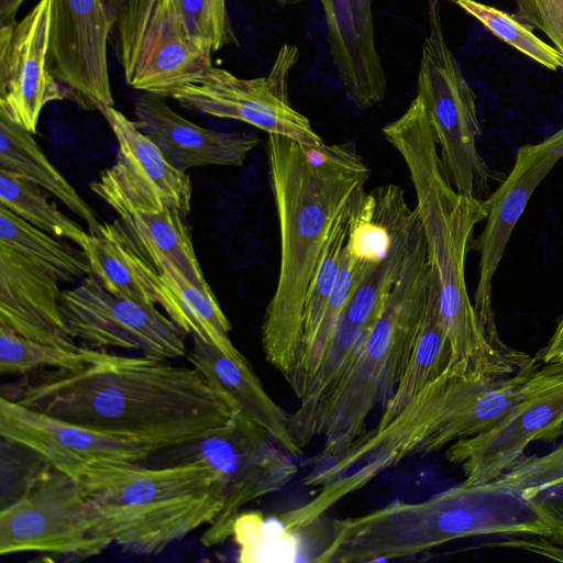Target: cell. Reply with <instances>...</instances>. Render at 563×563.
I'll return each instance as SVG.
<instances>
[{
    "label": "cell",
    "mask_w": 563,
    "mask_h": 563,
    "mask_svg": "<svg viewBox=\"0 0 563 563\" xmlns=\"http://www.w3.org/2000/svg\"><path fill=\"white\" fill-rule=\"evenodd\" d=\"M9 398L158 452L206 437L238 411L192 366L108 352L79 368L34 373Z\"/></svg>",
    "instance_id": "obj_1"
},
{
    "label": "cell",
    "mask_w": 563,
    "mask_h": 563,
    "mask_svg": "<svg viewBox=\"0 0 563 563\" xmlns=\"http://www.w3.org/2000/svg\"><path fill=\"white\" fill-rule=\"evenodd\" d=\"M266 154L280 262L261 341L266 362L288 382L300 355L308 289L335 223L364 188L371 170L347 142L308 146L268 134Z\"/></svg>",
    "instance_id": "obj_2"
},
{
    "label": "cell",
    "mask_w": 563,
    "mask_h": 563,
    "mask_svg": "<svg viewBox=\"0 0 563 563\" xmlns=\"http://www.w3.org/2000/svg\"><path fill=\"white\" fill-rule=\"evenodd\" d=\"M382 131L402 157L413 185L416 210L438 278L441 321L451 346L449 367L477 377L514 374L531 356H508L490 344L466 288V254L475 225L488 216L487 200L467 198L452 186L428 113L417 96Z\"/></svg>",
    "instance_id": "obj_3"
},
{
    "label": "cell",
    "mask_w": 563,
    "mask_h": 563,
    "mask_svg": "<svg viewBox=\"0 0 563 563\" xmlns=\"http://www.w3.org/2000/svg\"><path fill=\"white\" fill-rule=\"evenodd\" d=\"M432 274L426 244L413 241L382 317L353 362L295 434L301 450L317 438L322 440L308 473L322 471L345 453L367 429L366 421L376 405L391 395L420 331Z\"/></svg>",
    "instance_id": "obj_4"
},
{
    "label": "cell",
    "mask_w": 563,
    "mask_h": 563,
    "mask_svg": "<svg viewBox=\"0 0 563 563\" xmlns=\"http://www.w3.org/2000/svg\"><path fill=\"white\" fill-rule=\"evenodd\" d=\"M97 508L112 542L153 555L209 526L224 504L216 472L191 461L159 467L98 462L76 479Z\"/></svg>",
    "instance_id": "obj_5"
},
{
    "label": "cell",
    "mask_w": 563,
    "mask_h": 563,
    "mask_svg": "<svg viewBox=\"0 0 563 563\" xmlns=\"http://www.w3.org/2000/svg\"><path fill=\"white\" fill-rule=\"evenodd\" d=\"M428 16L417 97L428 113L452 186L467 198L483 199L493 174L477 150L481 128L475 93L445 42L439 0H429Z\"/></svg>",
    "instance_id": "obj_6"
},
{
    "label": "cell",
    "mask_w": 563,
    "mask_h": 563,
    "mask_svg": "<svg viewBox=\"0 0 563 563\" xmlns=\"http://www.w3.org/2000/svg\"><path fill=\"white\" fill-rule=\"evenodd\" d=\"M166 450L172 452L166 465L201 462L221 481L224 504L202 533L206 547L223 544L232 537L233 523L246 505L283 489L298 473L292 456L239 410L206 437Z\"/></svg>",
    "instance_id": "obj_7"
},
{
    "label": "cell",
    "mask_w": 563,
    "mask_h": 563,
    "mask_svg": "<svg viewBox=\"0 0 563 563\" xmlns=\"http://www.w3.org/2000/svg\"><path fill=\"white\" fill-rule=\"evenodd\" d=\"M113 544L99 512L70 476L45 466L1 508L0 554L88 558Z\"/></svg>",
    "instance_id": "obj_8"
},
{
    "label": "cell",
    "mask_w": 563,
    "mask_h": 563,
    "mask_svg": "<svg viewBox=\"0 0 563 563\" xmlns=\"http://www.w3.org/2000/svg\"><path fill=\"white\" fill-rule=\"evenodd\" d=\"M114 26L124 79L135 90L170 98L213 66L211 46L191 34L174 0H123Z\"/></svg>",
    "instance_id": "obj_9"
},
{
    "label": "cell",
    "mask_w": 563,
    "mask_h": 563,
    "mask_svg": "<svg viewBox=\"0 0 563 563\" xmlns=\"http://www.w3.org/2000/svg\"><path fill=\"white\" fill-rule=\"evenodd\" d=\"M297 59V46L284 44L266 76L241 78L212 66L170 98L191 111L239 120L268 134L319 146L324 143L322 137L308 118L292 108L288 98V79Z\"/></svg>",
    "instance_id": "obj_10"
},
{
    "label": "cell",
    "mask_w": 563,
    "mask_h": 563,
    "mask_svg": "<svg viewBox=\"0 0 563 563\" xmlns=\"http://www.w3.org/2000/svg\"><path fill=\"white\" fill-rule=\"evenodd\" d=\"M60 309L69 334L85 346L139 351L142 355L174 360L186 356V335L155 305L121 298L89 275L60 296Z\"/></svg>",
    "instance_id": "obj_11"
},
{
    "label": "cell",
    "mask_w": 563,
    "mask_h": 563,
    "mask_svg": "<svg viewBox=\"0 0 563 563\" xmlns=\"http://www.w3.org/2000/svg\"><path fill=\"white\" fill-rule=\"evenodd\" d=\"M118 143L115 162L102 170L90 189L119 218L166 208L187 217L191 209L190 176L173 166L161 150L121 111L102 112Z\"/></svg>",
    "instance_id": "obj_12"
},
{
    "label": "cell",
    "mask_w": 563,
    "mask_h": 563,
    "mask_svg": "<svg viewBox=\"0 0 563 563\" xmlns=\"http://www.w3.org/2000/svg\"><path fill=\"white\" fill-rule=\"evenodd\" d=\"M561 158L563 128L542 142L521 146L510 174L486 199L489 207L486 223L472 242V247L479 255L478 282L472 301L485 335L499 352H506L509 346L499 338L495 323L493 278L533 191Z\"/></svg>",
    "instance_id": "obj_13"
},
{
    "label": "cell",
    "mask_w": 563,
    "mask_h": 563,
    "mask_svg": "<svg viewBox=\"0 0 563 563\" xmlns=\"http://www.w3.org/2000/svg\"><path fill=\"white\" fill-rule=\"evenodd\" d=\"M112 29L102 0H52L48 69L69 100L101 114L114 107L107 53Z\"/></svg>",
    "instance_id": "obj_14"
},
{
    "label": "cell",
    "mask_w": 563,
    "mask_h": 563,
    "mask_svg": "<svg viewBox=\"0 0 563 563\" xmlns=\"http://www.w3.org/2000/svg\"><path fill=\"white\" fill-rule=\"evenodd\" d=\"M0 435L75 481L95 463H140L158 452L137 440L79 426L5 396L0 398Z\"/></svg>",
    "instance_id": "obj_15"
},
{
    "label": "cell",
    "mask_w": 563,
    "mask_h": 563,
    "mask_svg": "<svg viewBox=\"0 0 563 563\" xmlns=\"http://www.w3.org/2000/svg\"><path fill=\"white\" fill-rule=\"evenodd\" d=\"M52 0H38L20 21L0 25V113L33 135L41 111L68 99L47 65Z\"/></svg>",
    "instance_id": "obj_16"
},
{
    "label": "cell",
    "mask_w": 563,
    "mask_h": 563,
    "mask_svg": "<svg viewBox=\"0 0 563 563\" xmlns=\"http://www.w3.org/2000/svg\"><path fill=\"white\" fill-rule=\"evenodd\" d=\"M561 437L563 383L525 398L488 430L452 443L445 457L461 465L464 483H484L511 468L530 443Z\"/></svg>",
    "instance_id": "obj_17"
},
{
    "label": "cell",
    "mask_w": 563,
    "mask_h": 563,
    "mask_svg": "<svg viewBox=\"0 0 563 563\" xmlns=\"http://www.w3.org/2000/svg\"><path fill=\"white\" fill-rule=\"evenodd\" d=\"M134 123L179 170L199 166H242L261 140L253 133L197 125L174 111L166 98L142 92L134 100Z\"/></svg>",
    "instance_id": "obj_18"
},
{
    "label": "cell",
    "mask_w": 563,
    "mask_h": 563,
    "mask_svg": "<svg viewBox=\"0 0 563 563\" xmlns=\"http://www.w3.org/2000/svg\"><path fill=\"white\" fill-rule=\"evenodd\" d=\"M58 280L0 243V325L41 343L76 349L60 309Z\"/></svg>",
    "instance_id": "obj_19"
},
{
    "label": "cell",
    "mask_w": 563,
    "mask_h": 563,
    "mask_svg": "<svg viewBox=\"0 0 563 563\" xmlns=\"http://www.w3.org/2000/svg\"><path fill=\"white\" fill-rule=\"evenodd\" d=\"M320 2L342 88L358 109H371L386 95V77L375 43L372 0Z\"/></svg>",
    "instance_id": "obj_20"
},
{
    "label": "cell",
    "mask_w": 563,
    "mask_h": 563,
    "mask_svg": "<svg viewBox=\"0 0 563 563\" xmlns=\"http://www.w3.org/2000/svg\"><path fill=\"white\" fill-rule=\"evenodd\" d=\"M186 357L212 387L262 428L286 453L292 457L302 454L303 450L290 432V413L268 395L246 357H230L195 335Z\"/></svg>",
    "instance_id": "obj_21"
},
{
    "label": "cell",
    "mask_w": 563,
    "mask_h": 563,
    "mask_svg": "<svg viewBox=\"0 0 563 563\" xmlns=\"http://www.w3.org/2000/svg\"><path fill=\"white\" fill-rule=\"evenodd\" d=\"M82 251L91 275L106 290L121 298L161 306L159 273L120 218L101 223L99 231L89 235Z\"/></svg>",
    "instance_id": "obj_22"
},
{
    "label": "cell",
    "mask_w": 563,
    "mask_h": 563,
    "mask_svg": "<svg viewBox=\"0 0 563 563\" xmlns=\"http://www.w3.org/2000/svg\"><path fill=\"white\" fill-rule=\"evenodd\" d=\"M153 265L162 280L161 307L166 314L185 332L217 346L230 357H245L230 339L231 323L211 287L190 283L168 261L161 260Z\"/></svg>",
    "instance_id": "obj_23"
},
{
    "label": "cell",
    "mask_w": 563,
    "mask_h": 563,
    "mask_svg": "<svg viewBox=\"0 0 563 563\" xmlns=\"http://www.w3.org/2000/svg\"><path fill=\"white\" fill-rule=\"evenodd\" d=\"M0 168L37 185L57 198L86 222L89 234L99 231L101 223L96 212L49 162L33 134L2 113H0Z\"/></svg>",
    "instance_id": "obj_24"
},
{
    "label": "cell",
    "mask_w": 563,
    "mask_h": 563,
    "mask_svg": "<svg viewBox=\"0 0 563 563\" xmlns=\"http://www.w3.org/2000/svg\"><path fill=\"white\" fill-rule=\"evenodd\" d=\"M451 346L441 321L439 284L433 269L423 321L409 360L387 400L376 424L390 421L426 386L449 366Z\"/></svg>",
    "instance_id": "obj_25"
},
{
    "label": "cell",
    "mask_w": 563,
    "mask_h": 563,
    "mask_svg": "<svg viewBox=\"0 0 563 563\" xmlns=\"http://www.w3.org/2000/svg\"><path fill=\"white\" fill-rule=\"evenodd\" d=\"M121 220L152 263L168 261L190 283L209 285L195 252L191 231L179 211L166 208L156 213L135 212Z\"/></svg>",
    "instance_id": "obj_26"
},
{
    "label": "cell",
    "mask_w": 563,
    "mask_h": 563,
    "mask_svg": "<svg viewBox=\"0 0 563 563\" xmlns=\"http://www.w3.org/2000/svg\"><path fill=\"white\" fill-rule=\"evenodd\" d=\"M0 243H3L51 274L70 283L91 275L84 253L26 222L0 205Z\"/></svg>",
    "instance_id": "obj_27"
},
{
    "label": "cell",
    "mask_w": 563,
    "mask_h": 563,
    "mask_svg": "<svg viewBox=\"0 0 563 563\" xmlns=\"http://www.w3.org/2000/svg\"><path fill=\"white\" fill-rule=\"evenodd\" d=\"M104 350L79 345L67 349L26 339L0 325V375L18 376L46 369H74L93 363Z\"/></svg>",
    "instance_id": "obj_28"
},
{
    "label": "cell",
    "mask_w": 563,
    "mask_h": 563,
    "mask_svg": "<svg viewBox=\"0 0 563 563\" xmlns=\"http://www.w3.org/2000/svg\"><path fill=\"white\" fill-rule=\"evenodd\" d=\"M0 205L55 238L70 240L81 250L86 246L90 234L80 224L66 217L41 187L3 168H0Z\"/></svg>",
    "instance_id": "obj_29"
},
{
    "label": "cell",
    "mask_w": 563,
    "mask_h": 563,
    "mask_svg": "<svg viewBox=\"0 0 563 563\" xmlns=\"http://www.w3.org/2000/svg\"><path fill=\"white\" fill-rule=\"evenodd\" d=\"M495 36L551 70L563 68V55L540 37L515 14L476 0H455Z\"/></svg>",
    "instance_id": "obj_30"
},
{
    "label": "cell",
    "mask_w": 563,
    "mask_h": 563,
    "mask_svg": "<svg viewBox=\"0 0 563 563\" xmlns=\"http://www.w3.org/2000/svg\"><path fill=\"white\" fill-rule=\"evenodd\" d=\"M349 211L350 207L335 223L308 289L302 311L300 354L313 340L333 289L341 264L342 250L349 234Z\"/></svg>",
    "instance_id": "obj_31"
},
{
    "label": "cell",
    "mask_w": 563,
    "mask_h": 563,
    "mask_svg": "<svg viewBox=\"0 0 563 563\" xmlns=\"http://www.w3.org/2000/svg\"><path fill=\"white\" fill-rule=\"evenodd\" d=\"M191 34L214 52L236 43L225 0H174Z\"/></svg>",
    "instance_id": "obj_32"
},
{
    "label": "cell",
    "mask_w": 563,
    "mask_h": 563,
    "mask_svg": "<svg viewBox=\"0 0 563 563\" xmlns=\"http://www.w3.org/2000/svg\"><path fill=\"white\" fill-rule=\"evenodd\" d=\"M515 15L540 30L563 55V0H515Z\"/></svg>",
    "instance_id": "obj_33"
},
{
    "label": "cell",
    "mask_w": 563,
    "mask_h": 563,
    "mask_svg": "<svg viewBox=\"0 0 563 563\" xmlns=\"http://www.w3.org/2000/svg\"><path fill=\"white\" fill-rule=\"evenodd\" d=\"M537 358L543 363L563 362V317L548 344L538 353Z\"/></svg>",
    "instance_id": "obj_34"
},
{
    "label": "cell",
    "mask_w": 563,
    "mask_h": 563,
    "mask_svg": "<svg viewBox=\"0 0 563 563\" xmlns=\"http://www.w3.org/2000/svg\"><path fill=\"white\" fill-rule=\"evenodd\" d=\"M24 0H0V25L16 21L18 11Z\"/></svg>",
    "instance_id": "obj_35"
},
{
    "label": "cell",
    "mask_w": 563,
    "mask_h": 563,
    "mask_svg": "<svg viewBox=\"0 0 563 563\" xmlns=\"http://www.w3.org/2000/svg\"><path fill=\"white\" fill-rule=\"evenodd\" d=\"M549 499L563 523V482L549 490Z\"/></svg>",
    "instance_id": "obj_36"
},
{
    "label": "cell",
    "mask_w": 563,
    "mask_h": 563,
    "mask_svg": "<svg viewBox=\"0 0 563 563\" xmlns=\"http://www.w3.org/2000/svg\"><path fill=\"white\" fill-rule=\"evenodd\" d=\"M107 9L109 19L113 26L115 25L117 18L120 11V7L123 0H102Z\"/></svg>",
    "instance_id": "obj_37"
},
{
    "label": "cell",
    "mask_w": 563,
    "mask_h": 563,
    "mask_svg": "<svg viewBox=\"0 0 563 563\" xmlns=\"http://www.w3.org/2000/svg\"><path fill=\"white\" fill-rule=\"evenodd\" d=\"M302 0H275L279 7L291 5L301 2Z\"/></svg>",
    "instance_id": "obj_38"
},
{
    "label": "cell",
    "mask_w": 563,
    "mask_h": 563,
    "mask_svg": "<svg viewBox=\"0 0 563 563\" xmlns=\"http://www.w3.org/2000/svg\"><path fill=\"white\" fill-rule=\"evenodd\" d=\"M553 541H554L555 543H558V544H560V545H562V547H563V536H562L561 538H559V539L553 540Z\"/></svg>",
    "instance_id": "obj_39"
}]
</instances>
